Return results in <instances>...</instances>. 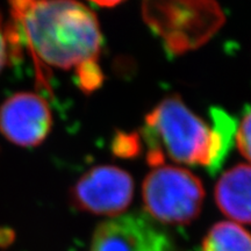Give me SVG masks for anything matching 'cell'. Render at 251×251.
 <instances>
[{"mask_svg":"<svg viewBox=\"0 0 251 251\" xmlns=\"http://www.w3.org/2000/svg\"><path fill=\"white\" fill-rule=\"evenodd\" d=\"M15 57L24 49L39 65L63 70L98 62L102 34L93 11L78 0H8Z\"/></svg>","mask_w":251,"mask_h":251,"instance_id":"obj_1","label":"cell"},{"mask_svg":"<svg viewBox=\"0 0 251 251\" xmlns=\"http://www.w3.org/2000/svg\"><path fill=\"white\" fill-rule=\"evenodd\" d=\"M211 118L212 127L194 114L179 96L166 97L144 120L141 136L147 146V161L157 168L169 158L218 174L233 146L237 126L221 108H212Z\"/></svg>","mask_w":251,"mask_h":251,"instance_id":"obj_2","label":"cell"},{"mask_svg":"<svg viewBox=\"0 0 251 251\" xmlns=\"http://www.w3.org/2000/svg\"><path fill=\"white\" fill-rule=\"evenodd\" d=\"M142 17L175 55L203 46L225 23L216 0H143Z\"/></svg>","mask_w":251,"mask_h":251,"instance_id":"obj_3","label":"cell"},{"mask_svg":"<svg viewBox=\"0 0 251 251\" xmlns=\"http://www.w3.org/2000/svg\"><path fill=\"white\" fill-rule=\"evenodd\" d=\"M205 191L192 172L171 165L152 169L142 185L148 215L165 225H186L200 214Z\"/></svg>","mask_w":251,"mask_h":251,"instance_id":"obj_4","label":"cell"},{"mask_svg":"<svg viewBox=\"0 0 251 251\" xmlns=\"http://www.w3.org/2000/svg\"><path fill=\"white\" fill-rule=\"evenodd\" d=\"M134 196L131 176L118 166L100 165L90 169L76 181L70 198L80 211L96 215L119 216Z\"/></svg>","mask_w":251,"mask_h":251,"instance_id":"obj_5","label":"cell"},{"mask_svg":"<svg viewBox=\"0 0 251 251\" xmlns=\"http://www.w3.org/2000/svg\"><path fill=\"white\" fill-rule=\"evenodd\" d=\"M52 127V114L47 100L34 92H17L0 106V133L23 148L40 146Z\"/></svg>","mask_w":251,"mask_h":251,"instance_id":"obj_6","label":"cell"},{"mask_svg":"<svg viewBox=\"0 0 251 251\" xmlns=\"http://www.w3.org/2000/svg\"><path fill=\"white\" fill-rule=\"evenodd\" d=\"M91 251H176L174 243L151 219L127 214L106 220L93 234Z\"/></svg>","mask_w":251,"mask_h":251,"instance_id":"obj_7","label":"cell"},{"mask_svg":"<svg viewBox=\"0 0 251 251\" xmlns=\"http://www.w3.org/2000/svg\"><path fill=\"white\" fill-rule=\"evenodd\" d=\"M214 197L220 211L233 222L251 224V165L237 164L226 171Z\"/></svg>","mask_w":251,"mask_h":251,"instance_id":"obj_8","label":"cell"},{"mask_svg":"<svg viewBox=\"0 0 251 251\" xmlns=\"http://www.w3.org/2000/svg\"><path fill=\"white\" fill-rule=\"evenodd\" d=\"M201 251H251V234L236 222H219L203 238Z\"/></svg>","mask_w":251,"mask_h":251,"instance_id":"obj_9","label":"cell"},{"mask_svg":"<svg viewBox=\"0 0 251 251\" xmlns=\"http://www.w3.org/2000/svg\"><path fill=\"white\" fill-rule=\"evenodd\" d=\"M235 139L240 152L251 163V108L246 112L240 126L236 128Z\"/></svg>","mask_w":251,"mask_h":251,"instance_id":"obj_10","label":"cell"},{"mask_svg":"<svg viewBox=\"0 0 251 251\" xmlns=\"http://www.w3.org/2000/svg\"><path fill=\"white\" fill-rule=\"evenodd\" d=\"M14 58L15 54L11 39H9L7 23L2 20L1 14H0V74Z\"/></svg>","mask_w":251,"mask_h":251,"instance_id":"obj_11","label":"cell"},{"mask_svg":"<svg viewBox=\"0 0 251 251\" xmlns=\"http://www.w3.org/2000/svg\"><path fill=\"white\" fill-rule=\"evenodd\" d=\"M140 148L139 137L135 135L120 134L114 142V151L120 156L133 157L137 153Z\"/></svg>","mask_w":251,"mask_h":251,"instance_id":"obj_12","label":"cell"},{"mask_svg":"<svg viewBox=\"0 0 251 251\" xmlns=\"http://www.w3.org/2000/svg\"><path fill=\"white\" fill-rule=\"evenodd\" d=\"M90 1L94 2L98 6H101V7H114V6H118L122 1H125V0H90Z\"/></svg>","mask_w":251,"mask_h":251,"instance_id":"obj_13","label":"cell"}]
</instances>
